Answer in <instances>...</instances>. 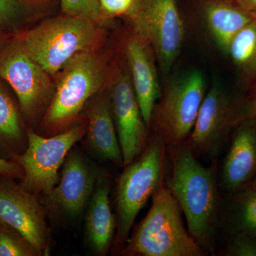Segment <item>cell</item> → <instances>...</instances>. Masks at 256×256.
<instances>
[{"label":"cell","instance_id":"6da1fadb","mask_svg":"<svg viewBox=\"0 0 256 256\" xmlns=\"http://www.w3.org/2000/svg\"><path fill=\"white\" fill-rule=\"evenodd\" d=\"M168 153L172 174L166 186L181 206L192 236L214 255L220 210L217 163L202 164L186 141L168 146Z\"/></svg>","mask_w":256,"mask_h":256},{"label":"cell","instance_id":"7a4b0ae2","mask_svg":"<svg viewBox=\"0 0 256 256\" xmlns=\"http://www.w3.org/2000/svg\"><path fill=\"white\" fill-rule=\"evenodd\" d=\"M112 70L98 50L84 52L70 60L60 72L42 118L46 136L64 132L76 124L90 99L108 87Z\"/></svg>","mask_w":256,"mask_h":256},{"label":"cell","instance_id":"3957f363","mask_svg":"<svg viewBox=\"0 0 256 256\" xmlns=\"http://www.w3.org/2000/svg\"><path fill=\"white\" fill-rule=\"evenodd\" d=\"M18 36L30 56L54 76L76 56L100 50L106 33L92 20L64 14L44 20Z\"/></svg>","mask_w":256,"mask_h":256},{"label":"cell","instance_id":"277c9868","mask_svg":"<svg viewBox=\"0 0 256 256\" xmlns=\"http://www.w3.org/2000/svg\"><path fill=\"white\" fill-rule=\"evenodd\" d=\"M183 212L164 181L152 195L150 208L128 238L124 256H204L200 247L185 227Z\"/></svg>","mask_w":256,"mask_h":256},{"label":"cell","instance_id":"5b68a950","mask_svg":"<svg viewBox=\"0 0 256 256\" xmlns=\"http://www.w3.org/2000/svg\"><path fill=\"white\" fill-rule=\"evenodd\" d=\"M168 146L154 132L142 154L124 166L116 188L117 226L114 242H127L134 220L156 188L164 181Z\"/></svg>","mask_w":256,"mask_h":256},{"label":"cell","instance_id":"8992f818","mask_svg":"<svg viewBox=\"0 0 256 256\" xmlns=\"http://www.w3.org/2000/svg\"><path fill=\"white\" fill-rule=\"evenodd\" d=\"M206 87L204 76L196 69L184 72L165 86L154 108L151 126L166 146L188 141L206 95Z\"/></svg>","mask_w":256,"mask_h":256},{"label":"cell","instance_id":"52a82bcc","mask_svg":"<svg viewBox=\"0 0 256 256\" xmlns=\"http://www.w3.org/2000/svg\"><path fill=\"white\" fill-rule=\"evenodd\" d=\"M86 121L46 137L28 130L26 150L13 156L23 170L22 188L34 194L48 196L56 185L58 170L69 152L86 134Z\"/></svg>","mask_w":256,"mask_h":256},{"label":"cell","instance_id":"ba28073f","mask_svg":"<svg viewBox=\"0 0 256 256\" xmlns=\"http://www.w3.org/2000/svg\"><path fill=\"white\" fill-rule=\"evenodd\" d=\"M128 16L133 32L152 48L162 73L169 74L184 40L176 0H137Z\"/></svg>","mask_w":256,"mask_h":256},{"label":"cell","instance_id":"9c48e42d","mask_svg":"<svg viewBox=\"0 0 256 256\" xmlns=\"http://www.w3.org/2000/svg\"><path fill=\"white\" fill-rule=\"evenodd\" d=\"M50 76L30 56L18 36L0 54V78L13 89L22 112L30 120L44 116L53 98L55 86Z\"/></svg>","mask_w":256,"mask_h":256},{"label":"cell","instance_id":"30bf717a","mask_svg":"<svg viewBox=\"0 0 256 256\" xmlns=\"http://www.w3.org/2000/svg\"><path fill=\"white\" fill-rule=\"evenodd\" d=\"M108 87L124 166H127L146 150L149 128L143 120L127 67L118 65L112 68Z\"/></svg>","mask_w":256,"mask_h":256},{"label":"cell","instance_id":"8fae6325","mask_svg":"<svg viewBox=\"0 0 256 256\" xmlns=\"http://www.w3.org/2000/svg\"><path fill=\"white\" fill-rule=\"evenodd\" d=\"M12 178L0 180V222L18 232L36 250L48 255L50 230L45 212L36 196Z\"/></svg>","mask_w":256,"mask_h":256},{"label":"cell","instance_id":"7c38bea8","mask_svg":"<svg viewBox=\"0 0 256 256\" xmlns=\"http://www.w3.org/2000/svg\"><path fill=\"white\" fill-rule=\"evenodd\" d=\"M242 121L234 102L216 82L206 92L186 142L196 156L217 158L230 130Z\"/></svg>","mask_w":256,"mask_h":256},{"label":"cell","instance_id":"4fadbf2b","mask_svg":"<svg viewBox=\"0 0 256 256\" xmlns=\"http://www.w3.org/2000/svg\"><path fill=\"white\" fill-rule=\"evenodd\" d=\"M124 50L133 90L143 120L150 129L153 112L162 92L156 55L149 44L134 32L124 41Z\"/></svg>","mask_w":256,"mask_h":256},{"label":"cell","instance_id":"5bb4252c","mask_svg":"<svg viewBox=\"0 0 256 256\" xmlns=\"http://www.w3.org/2000/svg\"><path fill=\"white\" fill-rule=\"evenodd\" d=\"M96 174L82 154L72 150L64 162L60 182L48 197L56 208L69 216L82 213L95 190Z\"/></svg>","mask_w":256,"mask_h":256},{"label":"cell","instance_id":"9a60e30c","mask_svg":"<svg viewBox=\"0 0 256 256\" xmlns=\"http://www.w3.org/2000/svg\"><path fill=\"white\" fill-rule=\"evenodd\" d=\"M234 133L224 160L220 186L228 192L245 188L256 176V126L244 120Z\"/></svg>","mask_w":256,"mask_h":256},{"label":"cell","instance_id":"2e32d148","mask_svg":"<svg viewBox=\"0 0 256 256\" xmlns=\"http://www.w3.org/2000/svg\"><path fill=\"white\" fill-rule=\"evenodd\" d=\"M86 110L88 143L101 159L124 168L109 94H98Z\"/></svg>","mask_w":256,"mask_h":256},{"label":"cell","instance_id":"e0dca14e","mask_svg":"<svg viewBox=\"0 0 256 256\" xmlns=\"http://www.w3.org/2000/svg\"><path fill=\"white\" fill-rule=\"evenodd\" d=\"M203 14L210 36L226 54H228L236 36L255 20L238 2L234 0H206Z\"/></svg>","mask_w":256,"mask_h":256},{"label":"cell","instance_id":"ac0fdd59","mask_svg":"<svg viewBox=\"0 0 256 256\" xmlns=\"http://www.w3.org/2000/svg\"><path fill=\"white\" fill-rule=\"evenodd\" d=\"M110 183L102 180L94 190L86 217V232L90 246L96 254L108 252L116 232L117 220L111 210Z\"/></svg>","mask_w":256,"mask_h":256},{"label":"cell","instance_id":"d6986e66","mask_svg":"<svg viewBox=\"0 0 256 256\" xmlns=\"http://www.w3.org/2000/svg\"><path fill=\"white\" fill-rule=\"evenodd\" d=\"M227 54L242 78L250 85L256 86V20L236 36Z\"/></svg>","mask_w":256,"mask_h":256},{"label":"cell","instance_id":"ffe728a7","mask_svg":"<svg viewBox=\"0 0 256 256\" xmlns=\"http://www.w3.org/2000/svg\"><path fill=\"white\" fill-rule=\"evenodd\" d=\"M24 132L18 106L0 82V146L14 149L22 146Z\"/></svg>","mask_w":256,"mask_h":256},{"label":"cell","instance_id":"44dd1931","mask_svg":"<svg viewBox=\"0 0 256 256\" xmlns=\"http://www.w3.org/2000/svg\"><path fill=\"white\" fill-rule=\"evenodd\" d=\"M232 214L236 232L256 238V188H244L234 201Z\"/></svg>","mask_w":256,"mask_h":256},{"label":"cell","instance_id":"7402d4cb","mask_svg":"<svg viewBox=\"0 0 256 256\" xmlns=\"http://www.w3.org/2000/svg\"><path fill=\"white\" fill-rule=\"evenodd\" d=\"M34 5L26 0H0V33H10L32 18Z\"/></svg>","mask_w":256,"mask_h":256},{"label":"cell","instance_id":"603a6c76","mask_svg":"<svg viewBox=\"0 0 256 256\" xmlns=\"http://www.w3.org/2000/svg\"><path fill=\"white\" fill-rule=\"evenodd\" d=\"M11 227L0 222V256H38L23 236Z\"/></svg>","mask_w":256,"mask_h":256},{"label":"cell","instance_id":"cb8c5ba5","mask_svg":"<svg viewBox=\"0 0 256 256\" xmlns=\"http://www.w3.org/2000/svg\"><path fill=\"white\" fill-rule=\"evenodd\" d=\"M64 14L78 16L92 20L102 26L108 23V18L101 9L98 0H60Z\"/></svg>","mask_w":256,"mask_h":256},{"label":"cell","instance_id":"d4e9b609","mask_svg":"<svg viewBox=\"0 0 256 256\" xmlns=\"http://www.w3.org/2000/svg\"><path fill=\"white\" fill-rule=\"evenodd\" d=\"M224 256H256V238L244 232H236L223 252Z\"/></svg>","mask_w":256,"mask_h":256},{"label":"cell","instance_id":"484cf974","mask_svg":"<svg viewBox=\"0 0 256 256\" xmlns=\"http://www.w3.org/2000/svg\"><path fill=\"white\" fill-rule=\"evenodd\" d=\"M104 14L108 18L128 15L137 0H98Z\"/></svg>","mask_w":256,"mask_h":256},{"label":"cell","instance_id":"4316f807","mask_svg":"<svg viewBox=\"0 0 256 256\" xmlns=\"http://www.w3.org/2000/svg\"><path fill=\"white\" fill-rule=\"evenodd\" d=\"M0 175L14 178L22 176L23 170L16 162H10L0 158Z\"/></svg>","mask_w":256,"mask_h":256},{"label":"cell","instance_id":"83f0119b","mask_svg":"<svg viewBox=\"0 0 256 256\" xmlns=\"http://www.w3.org/2000/svg\"><path fill=\"white\" fill-rule=\"evenodd\" d=\"M237 2L256 20V0H237Z\"/></svg>","mask_w":256,"mask_h":256},{"label":"cell","instance_id":"f1b7e54d","mask_svg":"<svg viewBox=\"0 0 256 256\" xmlns=\"http://www.w3.org/2000/svg\"><path fill=\"white\" fill-rule=\"evenodd\" d=\"M8 42L9 41H8V40H6V35L4 34L0 33V54L4 50L6 45L8 44Z\"/></svg>","mask_w":256,"mask_h":256},{"label":"cell","instance_id":"f546056e","mask_svg":"<svg viewBox=\"0 0 256 256\" xmlns=\"http://www.w3.org/2000/svg\"><path fill=\"white\" fill-rule=\"evenodd\" d=\"M26 1L36 6H45L48 2V0H26Z\"/></svg>","mask_w":256,"mask_h":256},{"label":"cell","instance_id":"4dcf8cb0","mask_svg":"<svg viewBox=\"0 0 256 256\" xmlns=\"http://www.w3.org/2000/svg\"><path fill=\"white\" fill-rule=\"evenodd\" d=\"M249 186H250V188H256V176L255 178H252V181L250 182V185H249Z\"/></svg>","mask_w":256,"mask_h":256},{"label":"cell","instance_id":"1f68e13d","mask_svg":"<svg viewBox=\"0 0 256 256\" xmlns=\"http://www.w3.org/2000/svg\"><path fill=\"white\" fill-rule=\"evenodd\" d=\"M234 1H237V0H234Z\"/></svg>","mask_w":256,"mask_h":256}]
</instances>
